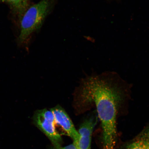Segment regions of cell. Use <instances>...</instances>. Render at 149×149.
<instances>
[{
  "instance_id": "cell-8",
  "label": "cell",
  "mask_w": 149,
  "mask_h": 149,
  "mask_svg": "<svg viewBox=\"0 0 149 149\" xmlns=\"http://www.w3.org/2000/svg\"><path fill=\"white\" fill-rule=\"evenodd\" d=\"M52 149H77V147L74 142L72 144L68 145V146L62 147L61 146L57 147V148H54Z\"/></svg>"
},
{
  "instance_id": "cell-4",
  "label": "cell",
  "mask_w": 149,
  "mask_h": 149,
  "mask_svg": "<svg viewBox=\"0 0 149 149\" xmlns=\"http://www.w3.org/2000/svg\"><path fill=\"white\" fill-rule=\"evenodd\" d=\"M98 116L93 114L81 124L79 131V138L75 143L77 149H91L93 130L98 122Z\"/></svg>"
},
{
  "instance_id": "cell-1",
  "label": "cell",
  "mask_w": 149,
  "mask_h": 149,
  "mask_svg": "<svg viewBox=\"0 0 149 149\" xmlns=\"http://www.w3.org/2000/svg\"><path fill=\"white\" fill-rule=\"evenodd\" d=\"M78 94L77 104L81 108L93 104L96 107L101 123L104 149H115L116 115L122 100L120 89L102 76L95 75L83 80Z\"/></svg>"
},
{
  "instance_id": "cell-6",
  "label": "cell",
  "mask_w": 149,
  "mask_h": 149,
  "mask_svg": "<svg viewBox=\"0 0 149 149\" xmlns=\"http://www.w3.org/2000/svg\"><path fill=\"white\" fill-rule=\"evenodd\" d=\"M29 0H0L8 3L17 14L22 17L28 8Z\"/></svg>"
},
{
  "instance_id": "cell-3",
  "label": "cell",
  "mask_w": 149,
  "mask_h": 149,
  "mask_svg": "<svg viewBox=\"0 0 149 149\" xmlns=\"http://www.w3.org/2000/svg\"><path fill=\"white\" fill-rule=\"evenodd\" d=\"M33 120L37 127L49 139L54 147L61 146L62 139L56 130L54 117L51 109L36 111L33 115Z\"/></svg>"
},
{
  "instance_id": "cell-9",
  "label": "cell",
  "mask_w": 149,
  "mask_h": 149,
  "mask_svg": "<svg viewBox=\"0 0 149 149\" xmlns=\"http://www.w3.org/2000/svg\"><path fill=\"white\" fill-rule=\"evenodd\" d=\"M140 135L144 138L149 143V126L146 128V129L143 130Z\"/></svg>"
},
{
  "instance_id": "cell-5",
  "label": "cell",
  "mask_w": 149,
  "mask_h": 149,
  "mask_svg": "<svg viewBox=\"0 0 149 149\" xmlns=\"http://www.w3.org/2000/svg\"><path fill=\"white\" fill-rule=\"evenodd\" d=\"M50 109L53 113L56 123L61 126L67 134L73 140V142H76L79 138V132L76 130L66 112L59 105Z\"/></svg>"
},
{
  "instance_id": "cell-7",
  "label": "cell",
  "mask_w": 149,
  "mask_h": 149,
  "mask_svg": "<svg viewBox=\"0 0 149 149\" xmlns=\"http://www.w3.org/2000/svg\"><path fill=\"white\" fill-rule=\"evenodd\" d=\"M123 149H149V143L139 135L126 145Z\"/></svg>"
},
{
  "instance_id": "cell-2",
  "label": "cell",
  "mask_w": 149,
  "mask_h": 149,
  "mask_svg": "<svg viewBox=\"0 0 149 149\" xmlns=\"http://www.w3.org/2000/svg\"><path fill=\"white\" fill-rule=\"evenodd\" d=\"M57 0H40L27 9L22 17L19 36L23 42L31 33L38 30L48 15L54 8Z\"/></svg>"
}]
</instances>
